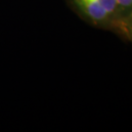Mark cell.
I'll use <instances>...</instances> for the list:
<instances>
[{
    "mask_svg": "<svg viewBox=\"0 0 132 132\" xmlns=\"http://www.w3.org/2000/svg\"><path fill=\"white\" fill-rule=\"evenodd\" d=\"M72 11L95 28L113 30L119 18L117 0H68Z\"/></svg>",
    "mask_w": 132,
    "mask_h": 132,
    "instance_id": "obj_1",
    "label": "cell"
},
{
    "mask_svg": "<svg viewBox=\"0 0 132 132\" xmlns=\"http://www.w3.org/2000/svg\"><path fill=\"white\" fill-rule=\"evenodd\" d=\"M113 31L132 43V10L118 19Z\"/></svg>",
    "mask_w": 132,
    "mask_h": 132,
    "instance_id": "obj_2",
    "label": "cell"
},
{
    "mask_svg": "<svg viewBox=\"0 0 132 132\" xmlns=\"http://www.w3.org/2000/svg\"><path fill=\"white\" fill-rule=\"evenodd\" d=\"M117 2L119 10V18L126 15L132 10V0H117Z\"/></svg>",
    "mask_w": 132,
    "mask_h": 132,
    "instance_id": "obj_3",
    "label": "cell"
}]
</instances>
